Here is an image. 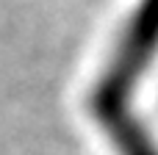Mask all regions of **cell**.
<instances>
[{"label":"cell","mask_w":158,"mask_h":155,"mask_svg":"<svg viewBox=\"0 0 158 155\" xmlns=\"http://www.w3.org/2000/svg\"><path fill=\"white\" fill-rule=\"evenodd\" d=\"M156 55L158 0H136L89 94V111L94 122L119 155H158V147L133 114V97Z\"/></svg>","instance_id":"6da1fadb"}]
</instances>
